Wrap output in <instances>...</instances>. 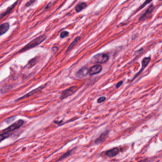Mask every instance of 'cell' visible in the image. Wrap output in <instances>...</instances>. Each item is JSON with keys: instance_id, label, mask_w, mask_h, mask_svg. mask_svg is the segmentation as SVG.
Returning a JSON list of instances; mask_svg holds the SVG:
<instances>
[{"instance_id": "cell-3", "label": "cell", "mask_w": 162, "mask_h": 162, "mask_svg": "<svg viewBox=\"0 0 162 162\" xmlns=\"http://www.w3.org/2000/svg\"><path fill=\"white\" fill-rule=\"evenodd\" d=\"M24 121L22 120H19L14 123L13 124L6 128V129H4L3 130V132L4 133H8L12 131H13L15 129L19 128L21 127L23 124Z\"/></svg>"}, {"instance_id": "cell-2", "label": "cell", "mask_w": 162, "mask_h": 162, "mask_svg": "<svg viewBox=\"0 0 162 162\" xmlns=\"http://www.w3.org/2000/svg\"><path fill=\"white\" fill-rule=\"evenodd\" d=\"M109 59L108 56L105 53H99L94 56L91 59V62L94 63H104Z\"/></svg>"}, {"instance_id": "cell-1", "label": "cell", "mask_w": 162, "mask_h": 162, "mask_svg": "<svg viewBox=\"0 0 162 162\" xmlns=\"http://www.w3.org/2000/svg\"><path fill=\"white\" fill-rule=\"evenodd\" d=\"M46 38H47V36L45 35H41L39 36L38 37L36 38L33 40H32V41L29 42L28 44H27L26 45H25L23 48L20 50L18 52L21 53V52H24L26 50H27L30 49H31L32 48L35 47L39 45L41 43H42L43 41H44L46 39Z\"/></svg>"}, {"instance_id": "cell-21", "label": "cell", "mask_w": 162, "mask_h": 162, "mask_svg": "<svg viewBox=\"0 0 162 162\" xmlns=\"http://www.w3.org/2000/svg\"><path fill=\"white\" fill-rule=\"evenodd\" d=\"M106 100V97L102 96V97H100V98L98 100H97V102H98V103H101L104 101H105Z\"/></svg>"}, {"instance_id": "cell-15", "label": "cell", "mask_w": 162, "mask_h": 162, "mask_svg": "<svg viewBox=\"0 0 162 162\" xmlns=\"http://www.w3.org/2000/svg\"><path fill=\"white\" fill-rule=\"evenodd\" d=\"M37 60V59L36 58H32V59H31L30 60H29V61L28 64L26 66L25 68L26 69H29L30 68L32 67L36 64Z\"/></svg>"}, {"instance_id": "cell-4", "label": "cell", "mask_w": 162, "mask_h": 162, "mask_svg": "<svg viewBox=\"0 0 162 162\" xmlns=\"http://www.w3.org/2000/svg\"><path fill=\"white\" fill-rule=\"evenodd\" d=\"M78 88H79V87L77 86H73L65 90H64V91L62 92L61 94L60 99L61 100H63L64 99L67 98L68 96L74 93L78 90Z\"/></svg>"}, {"instance_id": "cell-9", "label": "cell", "mask_w": 162, "mask_h": 162, "mask_svg": "<svg viewBox=\"0 0 162 162\" xmlns=\"http://www.w3.org/2000/svg\"><path fill=\"white\" fill-rule=\"evenodd\" d=\"M44 88V87H42V86H41L40 87H38V88H37L34 89L33 90H32V91H31V92H30L27 93V94L21 97L20 98H19L18 100H17L16 101L21 100H22V99H25V98H28V97H29V96H30L32 95L33 94H34V93H35L38 92L39 91L42 90V88Z\"/></svg>"}, {"instance_id": "cell-13", "label": "cell", "mask_w": 162, "mask_h": 162, "mask_svg": "<svg viewBox=\"0 0 162 162\" xmlns=\"http://www.w3.org/2000/svg\"><path fill=\"white\" fill-rule=\"evenodd\" d=\"M80 39V37L79 36H78L77 37H76L75 38V39L74 40V41L71 44V45H70V46L69 47V48H68V49L67 50V51L66 52H69L70 50H71L73 48V47L75 46V45L76 44V43L79 41Z\"/></svg>"}, {"instance_id": "cell-19", "label": "cell", "mask_w": 162, "mask_h": 162, "mask_svg": "<svg viewBox=\"0 0 162 162\" xmlns=\"http://www.w3.org/2000/svg\"><path fill=\"white\" fill-rule=\"evenodd\" d=\"M69 32L67 31H62L61 34H60V37L61 38H65L66 37H67L69 35Z\"/></svg>"}, {"instance_id": "cell-14", "label": "cell", "mask_w": 162, "mask_h": 162, "mask_svg": "<svg viewBox=\"0 0 162 162\" xmlns=\"http://www.w3.org/2000/svg\"><path fill=\"white\" fill-rule=\"evenodd\" d=\"M108 132H104V133H103L101 136L98 139H96V140L95 141V143L96 144H100V143L102 142L106 138L107 135H108Z\"/></svg>"}, {"instance_id": "cell-16", "label": "cell", "mask_w": 162, "mask_h": 162, "mask_svg": "<svg viewBox=\"0 0 162 162\" xmlns=\"http://www.w3.org/2000/svg\"><path fill=\"white\" fill-rule=\"evenodd\" d=\"M17 2H16L15 3H14L13 4H12L11 6H10V7H9L7 9V10L5 11V12H4L3 13H2L1 15V19L3 18V17H4V16H5L6 14H7L8 13H9L14 7H15V6L16 5V4H17Z\"/></svg>"}, {"instance_id": "cell-17", "label": "cell", "mask_w": 162, "mask_h": 162, "mask_svg": "<svg viewBox=\"0 0 162 162\" xmlns=\"http://www.w3.org/2000/svg\"><path fill=\"white\" fill-rule=\"evenodd\" d=\"M153 1V0H145V2L138 8L137 10L136 11V12H137L138 11L141 10V9H142L144 7H145L147 4H150L152 1Z\"/></svg>"}, {"instance_id": "cell-20", "label": "cell", "mask_w": 162, "mask_h": 162, "mask_svg": "<svg viewBox=\"0 0 162 162\" xmlns=\"http://www.w3.org/2000/svg\"><path fill=\"white\" fill-rule=\"evenodd\" d=\"M9 137V135L8 133H4L1 135V141H2L3 140L6 139V138Z\"/></svg>"}, {"instance_id": "cell-5", "label": "cell", "mask_w": 162, "mask_h": 162, "mask_svg": "<svg viewBox=\"0 0 162 162\" xmlns=\"http://www.w3.org/2000/svg\"><path fill=\"white\" fill-rule=\"evenodd\" d=\"M154 10V6L153 4L150 5V6L147 8V9L145 11V12L143 13L139 18V21H145L146 19L148 18L150 15L153 13Z\"/></svg>"}, {"instance_id": "cell-8", "label": "cell", "mask_w": 162, "mask_h": 162, "mask_svg": "<svg viewBox=\"0 0 162 162\" xmlns=\"http://www.w3.org/2000/svg\"><path fill=\"white\" fill-rule=\"evenodd\" d=\"M150 60H151V58H150V57H145V58L143 59L142 62V69H141V70H140V71L137 74V75L133 79H134L135 78H136V77L139 74H140L141 72H142V71L146 67V66L148 65V64H149V63L150 62Z\"/></svg>"}, {"instance_id": "cell-12", "label": "cell", "mask_w": 162, "mask_h": 162, "mask_svg": "<svg viewBox=\"0 0 162 162\" xmlns=\"http://www.w3.org/2000/svg\"><path fill=\"white\" fill-rule=\"evenodd\" d=\"M87 5L85 3H82L81 4H79L76 7V11L77 12H79L83 9H85L87 7Z\"/></svg>"}, {"instance_id": "cell-7", "label": "cell", "mask_w": 162, "mask_h": 162, "mask_svg": "<svg viewBox=\"0 0 162 162\" xmlns=\"http://www.w3.org/2000/svg\"><path fill=\"white\" fill-rule=\"evenodd\" d=\"M89 70L87 68H82L76 73V77L77 78H84L89 73Z\"/></svg>"}, {"instance_id": "cell-10", "label": "cell", "mask_w": 162, "mask_h": 162, "mask_svg": "<svg viewBox=\"0 0 162 162\" xmlns=\"http://www.w3.org/2000/svg\"><path fill=\"white\" fill-rule=\"evenodd\" d=\"M10 25L9 23L5 22L0 25V35H2L6 32L9 29Z\"/></svg>"}, {"instance_id": "cell-18", "label": "cell", "mask_w": 162, "mask_h": 162, "mask_svg": "<svg viewBox=\"0 0 162 162\" xmlns=\"http://www.w3.org/2000/svg\"><path fill=\"white\" fill-rule=\"evenodd\" d=\"M72 151H73V150H71V151H69L66 152L65 154H64L59 158V159L58 160V161H60V160H62V159H64L65 158H66V157H68V156H69V155L71 154V153L72 152Z\"/></svg>"}, {"instance_id": "cell-23", "label": "cell", "mask_w": 162, "mask_h": 162, "mask_svg": "<svg viewBox=\"0 0 162 162\" xmlns=\"http://www.w3.org/2000/svg\"><path fill=\"white\" fill-rule=\"evenodd\" d=\"M123 81H121L118 82L117 83V84L116 85V88H118L119 87H120V86H121L123 84Z\"/></svg>"}, {"instance_id": "cell-6", "label": "cell", "mask_w": 162, "mask_h": 162, "mask_svg": "<svg viewBox=\"0 0 162 162\" xmlns=\"http://www.w3.org/2000/svg\"><path fill=\"white\" fill-rule=\"evenodd\" d=\"M102 70V67L100 65H96L92 67L89 71L90 75H93L95 74H98L100 73Z\"/></svg>"}, {"instance_id": "cell-22", "label": "cell", "mask_w": 162, "mask_h": 162, "mask_svg": "<svg viewBox=\"0 0 162 162\" xmlns=\"http://www.w3.org/2000/svg\"><path fill=\"white\" fill-rule=\"evenodd\" d=\"M35 2V0H30L26 4V6L27 7H29L30 5H31L32 4H33L34 2Z\"/></svg>"}, {"instance_id": "cell-11", "label": "cell", "mask_w": 162, "mask_h": 162, "mask_svg": "<svg viewBox=\"0 0 162 162\" xmlns=\"http://www.w3.org/2000/svg\"><path fill=\"white\" fill-rule=\"evenodd\" d=\"M119 153V150L117 148H114L106 152V154L109 157L112 158L116 156Z\"/></svg>"}]
</instances>
